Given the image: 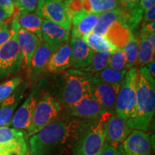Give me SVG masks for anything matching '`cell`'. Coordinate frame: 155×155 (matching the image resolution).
<instances>
[{
  "label": "cell",
  "mask_w": 155,
  "mask_h": 155,
  "mask_svg": "<svg viewBox=\"0 0 155 155\" xmlns=\"http://www.w3.org/2000/svg\"><path fill=\"white\" fill-rule=\"evenodd\" d=\"M131 32L120 21H116L108 29L105 38L117 49L122 50L129 40Z\"/></svg>",
  "instance_id": "obj_23"
},
{
  "label": "cell",
  "mask_w": 155,
  "mask_h": 155,
  "mask_svg": "<svg viewBox=\"0 0 155 155\" xmlns=\"http://www.w3.org/2000/svg\"><path fill=\"white\" fill-rule=\"evenodd\" d=\"M94 121L63 114L29 139L30 155H56L73 149L85 129Z\"/></svg>",
  "instance_id": "obj_1"
},
{
  "label": "cell",
  "mask_w": 155,
  "mask_h": 155,
  "mask_svg": "<svg viewBox=\"0 0 155 155\" xmlns=\"http://www.w3.org/2000/svg\"><path fill=\"white\" fill-rule=\"evenodd\" d=\"M126 58V68L128 71L137 65V57L139 51V38L131 32L130 38L124 45L123 49Z\"/></svg>",
  "instance_id": "obj_27"
},
{
  "label": "cell",
  "mask_w": 155,
  "mask_h": 155,
  "mask_svg": "<svg viewBox=\"0 0 155 155\" xmlns=\"http://www.w3.org/2000/svg\"><path fill=\"white\" fill-rule=\"evenodd\" d=\"M35 13L43 19L61 25L71 31V16L65 1L40 0Z\"/></svg>",
  "instance_id": "obj_8"
},
{
  "label": "cell",
  "mask_w": 155,
  "mask_h": 155,
  "mask_svg": "<svg viewBox=\"0 0 155 155\" xmlns=\"http://www.w3.org/2000/svg\"><path fill=\"white\" fill-rule=\"evenodd\" d=\"M141 32H155V22L147 23V24L141 25Z\"/></svg>",
  "instance_id": "obj_39"
},
{
  "label": "cell",
  "mask_w": 155,
  "mask_h": 155,
  "mask_svg": "<svg viewBox=\"0 0 155 155\" xmlns=\"http://www.w3.org/2000/svg\"><path fill=\"white\" fill-rule=\"evenodd\" d=\"M42 81L38 83L36 88L33 89V91L30 93L26 100L15 112L9 126L15 129H19V130L27 131L29 125H30L35 108L37 104L42 95Z\"/></svg>",
  "instance_id": "obj_9"
},
{
  "label": "cell",
  "mask_w": 155,
  "mask_h": 155,
  "mask_svg": "<svg viewBox=\"0 0 155 155\" xmlns=\"http://www.w3.org/2000/svg\"><path fill=\"white\" fill-rule=\"evenodd\" d=\"M39 1L40 0H19L16 7L20 11L33 12L38 7Z\"/></svg>",
  "instance_id": "obj_33"
},
{
  "label": "cell",
  "mask_w": 155,
  "mask_h": 155,
  "mask_svg": "<svg viewBox=\"0 0 155 155\" xmlns=\"http://www.w3.org/2000/svg\"><path fill=\"white\" fill-rule=\"evenodd\" d=\"M64 111L65 115L86 121H96L106 112L96 101L92 94Z\"/></svg>",
  "instance_id": "obj_10"
},
{
  "label": "cell",
  "mask_w": 155,
  "mask_h": 155,
  "mask_svg": "<svg viewBox=\"0 0 155 155\" xmlns=\"http://www.w3.org/2000/svg\"><path fill=\"white\" fill-rule=\"evenodd\" d=\"M57 48L58 47L51 45L43 40L40 42L27 69L28 80L30 82L36 81L43 72L46 71L50 58Z\"/></svg>",
  "instance_id": "obj_13"
},
{
  "label": "cell",
  "mask_w": 155,
  "mask_h": 155,
  "mask_svg": "<svg viewBox=\"0 0 155 155\" xmlns=\"http://www.w3.org/2000/svg\"><path fill=\"white\" fill-rule=\"evenodd\" d=\"M28 82L23 81L14 92L0 104V127H9L15 111L24 97Z\"/></svg>",
  "instance_id": "obj_16"
},
{
  "label": "cell",
  "mask_w": 155,
  "mask_h": 155,
  "mask_svg": "<svg viewBox=\"0 0 155 155\" xmlns=\"http://www.w3.org/2000/svg\"><path fill=\"white\" fill-rule=\"evenodd\" d=\"M83 39L94 52H106L112 53L117 49L108 41L105 37L98 35L93 32L87 34Z\"/></svg>",
  "instance_id": "obj_26"
},
{
  "label": "cell",
  "mask_w": 155,
  "mask_h": 155,
  "mask_svg": "<svg viewBox=\"0 0 155 155\" xmlns=\"http://www.w3.org/2000/svg\"><path fill=\"white\" fill-rule=\"evenodd\" d=\"M120 87L108 84L96 75H92V94L106 112L115 113V104Z\"/></svg>",
  "instance_id": "obj_12"
},
{
  "label": "cell",
  "mask_w": 155,
  "mask_h": 155,
  "mask_svg": "<svg viewBox=\"0 0 155 155\" xmlns=\"http://www.w3.org/2000/svg\"><path fill=\"white\" fill-rule=\"evenodd\" d=\"M64 108L55 95L50 92L42 94L32 114L30 125L27 129V136L30 137L45 127L59 118Z\"/></svg>",
  "instance_id": "obj_5"
},
{
  "label": "cell",
  "mask_w": 155,
  "mask_h": 155,
  "mask_svg": "<svg viewBox=\"0 0 155 155\" xmlns=\"http://www.w3.org/2000/svg\"><path fill=\"white\" fill-rule=\"evenodd\" d=\"M112 114L106 112L85 129L73 147V155H99L105 144L106 122Z\"/></svg>",
  "instance_id": "obj_4"
},
{
  "label": "cell",
  "mask_w": 155,
  "mask_h": 155,
  "mask_svg": "<svg viewBox=\"0 0 155 155\" xmlns=\"http://www.w3.org/2000/svg\"><path fill=\"white\" fill-rule=\"evenodd\" d=\"M119 148H120V147H119ZM121 152H122V151H121ZM122 155H126L125 154H124V153L123 152H122Z\"/></svg>",
  "instance_id": "obj_44"
},
{
  "label": "cell",
  "mask_w": 155,
  "mask_h": 155,
  "mask_svg": "<svg viewBox=\"0 0 155 155\" xmlns=\"http://www.w3.org/2000/svg\"><path fill=\"white\" fill-rule=\"evenodd\" d=\"M116 21H120V15L117 9L103 12L100 15L98 22L93 32L98 35L105 37L108 29Z\"/></svg>",
  "instance_id": "obj_25"
},
{
  "label": "cell",
  "mask_w": 155,
  "mask_h": 155,
  "mask_svg": "<svg viewBox=\"0 0 155 155\" xmlns=\"http://www.w3.org/2000/svg\"><path fill=\"white\" fill-rule=\"evenodd\" d=\"M19 28L33 33L39 39L42 40L41 30L43 19L35 12H28L25 11H18L15 15Z\"/></svg>",
  "instance_id": "obj_22"
},
{
  "label": "cell",
  "mask_w": 155,
  "mask_h": 155,
  "mask_svg": "<svg viewBox=\"0 0 155 155\" xmlns=\"http://www.w3.org/2000/svg\"><path fill=\"white\" fill-rule=\"evenodd\" d=\"M6 21L0 22V47L8 41L13 33L11 25L9 26Z\"/></svg>",
  "instance_id": "obj_32"
},
{
  "label": "cell",
  "mask_w": 155,
  "mask_h": 155,
  "mask_svg": "<svg viewBox=\"0 0 155 155\" xmlns=\"http://www.w3.org/2000/svg\"><path fill=\"white\" fill-rule=\"evenodd\" d=\"M108 68L116 71H122L127 70L126 68V58L123 50L116 49L111 53Z\"/></svg>",
  "instance_id": "obj_31"
},
{
  "label": "cell",
  "mask_w": 155,
  "mask_h": 155,
  "mask_svg": "<svg viewBox=\"0 0 155 155\" xmlns=\"http://www.w3.org/2000/svg\"><path fill=\"white\" fill-rule=\"evenodd\" d=\"M73 69L82 70L90 65L94 52L83 38H71L70 40Z\"/></svg>",
  "instance_id": "obj_18"
},
{
  "label": "cell",
  "mask_w": 155,
  "mask_h": 155,
  "mask_svg": "<svg viewBox=\"0 0 155 155\" xmlns=\"http://www.w3.org/2000/svg\"><path fill=\"white\" fill-rule=\"evenodd\" d=\"M0 147L13 155H26L28 152L25 133L9 127H0Z\"/></svg>",
  "instance_id": "obj_14"
},
{
  "label": "cell",
  "mask_w": 155,
  "mask_h": 155,
  "mask_svg": "<svg viewBox=\"0 0 155 155\" xmlns=\"http://www.w3.org/2000/svg\"><path fill=\"white\" fill-rule=\"evenodd\" d=\"M13 33L11 38L0 47V80L13 76L22 67V57L17 42L19 26L15 17L11 25Z\"/></svg>",
  "instance_id": "obj_6"
},
{
  "label": "cell",
  "mask_w": 155,
  "mask_h": 155,
  "mask_svg": "<svg viewBox=\"0 0 155 155\" xmlns=\"http://www.w3.org/2000/svg\"><path fill=\"white\" fill-rule=\"evenodd\" d=\"M155 20V7H153L148 10L144 12L141 19V25L147 24V23L154 22Z\"/></svg>",
  "instance_id": "obj_35"
},
{
  "label": "cell",
  "mask_w": 155,
  "mask_h": 155,
  "mask_svg": "<svg viewBox=\"0 0 155 155\" xmlns=\"http://www.w3.org/2000/svg\"><path fill=\"white\" fill-rule=\"evenodd\" d=\"M70 35V30L61 25L43 19L41 36L44 42L58 48L69 41Z\"/></svg>",
  "instance_id": "obj_21"
},
{
  "label": "cell",
  "mask_w": 155,
  "mask_h": 155,
  "mask_svg": "<svg viewBox=\"0 0 155 155\" xmlns=\"http://www.w3.org/2000/svg\"><path fill=\"white\" fill-rule=\"evenodd\" d=\"M99 155H122V152L119 147V149L114 148L105 143Z\"/></svg>",
  "instance_id": "obj_36"
},
{
  "label": "cell",
  "mask_w": 155,
  "mask_h": 155,
  "mask_svg": "<svg viewBox=\"0 0 155 155\" xmlns=\"http://www.w3.org/2000/svg\"><path fill=\"white\" fill-rule=\"evenodd\" d=\"M137 80L138 68L128 70L116 96L115 114L127 121L135 113Z\"/></svg>",
  "instance_id": "obj_7"
},
{
  "label": "cell",
  "mask_w": 155,
  "mask_h": 155,
  "mask_svg": "<svg viewBox=\"0 0 155 155\" xmlns=\"http://www.w3.org/2000/svg\"><path fill=\"white\" fill-rule=\"evenodd\" d=\"M92 75L81 70L70 69L60 77L56 98L64 110L92 94Z\"/></svg>",
  "instance_id": "obj_3"
},
{
  "label": "cell",
  "mask_w": 155,
  "mask_h": 155,
  "mask_svg": "<svg viewBox=\"0 0 155 155\" xmlns=\"http://www.w3.org/2000/svg\"><path fill=\"white\" fill-rule=\"evenodd\" d=\"M42 40L35 35L19 28L17 32V42L22 57V67L28 69L35 52Z\"/></svg>",
  "instance_id": "obj_20"
},
{
  "label": "cell",
  "mask_w": 155,
  "mask_h": 155,
  "mask_svg": "<svg viewBox=\"0 0 155 155\" xmlns=\"http://www.w3.org/2000/svg\"><path fill=\"white\" fill-rule=\"evenodd\" d=\"M71 16V38H80L93 32L100 15L88 13L85 11L73 13Z\"/></svg>",
  "instance_id": "obj_17"
},
{
  "label": "cell",
  "mask_w": 155,
  "mask_h": 155,
  "mask_svg": "<svg viewBox=\"0 0 155 155\" xmlns=\"http://www.w3.org/2000/svg\"><path fill=\"white\" fill-rule=\"evenodd\" d=\"M0 7L3 9L9 17L14 15L16 9L14 2L12 0H0Z\"/></svg>",
  "instance_id": "obj_34"
},
{
  "label": "cell",
  "mask_w": 155,
  "mask_h": 155,
  "mask_svg": "<svg viewBox=\"0 0 155 155\" xmlns=\"http://www.w3.org/2000/svg\"><path fill=\"white\" fill-rule=\"evenodd\" d=\"M155 0H140L139 6L143 11H146L154 7Z\"/></svg>",
  "instance_id": "obj_38"
},
{
  "label": "cell",
  "mask_w": 155,
  "mask_h": 155,
  "mask_svg": "<svg viewBox=\"0 0 155 155\" xmlns=\"http://www.w3.org/2000/svg\"><path fill=\"white\" fill-rule=\"evenodd\" d=\"M155 111V78L145 66L138 69L135 113L127 123L132 129L146 131Z\"/></svg>",
  "instance_id": "obj_2"
},
{
  "label": "cell",
  "mask_w": 155,
  "mask_h": 155,
  "mask_svg": "<svg viewBox=\"0 0 155 155\" xmlns=\"http://www.w3.org/2000/svg\"><path fill=\"white\" fill-rule=\"evenodd\" d=\"M145 67H146L147 70H148L149 73H150V74L152 75V77L155 78V61H152L151 63H148L147 65H145Z\"/></svg>",
  "instance_id": "obj_40"
},
{
  "label": "cell",
  "mask_w": 155,
  "mask_h": 155,
  "mask_svg": "<svg viewBox=\"0 0 155 155\" xmlns=\"http://www.w3.org/2000/svg\"><path fill=\"white\" fill-rule=\"evenodd\" d=\"M61 1H65V0H61Z\"/></svg>",
  "instance_id": "obj_45"
},
{
  "label": "cell",
  "mask_w": 155,
  "mask_h": 155,
  "mask_svg": "<svg viewBox=\"0 0 155 155\" xmlns=\"http://www.w3.org/2000/svg\"><path fill=\"white\" fill-rule=\"evenodd\" d=\"M0 155H13L10 152L5 150V149L2 148L0 147Z\"/></svg>",
  "instance_id": "obj_42"
},
{
  "label": "cell",
  "mask_w": 155,
  "mask_h": 155,
  "mask_svg": "<svg viewBox=\"0 0 155 155\" xmlns=\"http://www.w3.org/2000/svg\"><path fill=\"white\" fill-rule=\"evenodd\" d=\"M12 2H14V4H15V7H16V6H17V3H18L19 0H12Z\"/></svg>",
  "instance_id": "obj_43"
},
{
  "label": "cell",
  "mask_w": 155,
  "mask_h": 155,
  "mask_svg": "<svg viewBox=\"0 0 155 155\" xmlns=\"http://www.w3.org/2000/svg\"><path fill=\"white\" fill-rule=\"evenodd\" d=\"M105 130L106 144L119 149L133 129L128 124L127 120L114 113L106 121Z\"/></svg>",
  "instance_id": "obj_11"
},
{
  "label": "cell",
  "mask_w": 155,
  "mask_h": 155,
  "mask_svg": "<svg viewBox=\"0 0 155 155\" xmlns=\"http://www.w3.org/2000/svg\"><path fill=\"white\" fill-rule=\"evenodd\" d=\"M73 65L72 52L70 42L58 48L50 58L46 68V72L52 73H61Z\"/></svg>",
  "instance_id": "obj_19"
},
{
  "label": "cell",
  "mask_w": 155,
  "mask_h": 155,
  "mask_svg": "<svg viewBox=\"0 0 155 155\" xmlns=\"http://www.w3.org/2000/svg\"><path fill=\"white\" fill-rule=\"evenodd\" d=\"M22 81V77L17 76L0 83V104L15 91Z\"/></svg>",
  "instance_id": "obj_30"
},
{
  "label": "cell",
  "mask_w": 155,
  "mask_h": 155,
  "mask_svg": "<svg viewBox=\"0 0 155 155\" xmlns=\"http://www.w3.org/2000/svg\"><path fill=\"white\" fill-rule=\"evenodd\" d=\"M155 48L147 40L144 35L140 33L139 38V51L137 57V65L139 67H144L148 63L154 61Z\"/></svg>",
  "instance_id": "obj_24"
},
{
  "label": "cell",
  "mask_w": 155,
  "mask_h": 155,
  "mask_svg": "<svg viewBox=\"0 0 155 155\" xmlns=\"http://www.w3.org/2000/svg\"><path fill=\"white\" fill-rule=\"evenodd\" d=\"M111 53L106 52H94L90 65L81 71L91 74L98 73L108 68Z\"/></svg>",
  "instance_id": "obj_28"
},
{
  "label": "cell",
  "mask_w": 155,
  "mask_h": 155,
  "mask_svg": "<svg viewBox=\"0 0 155 155\" xmlns=\"http://www.w3.org/2000/svg\"><path fill=\"white\" fill-rule=\"evenodd\" d=\"M9 17H10L5 12V10L0 7V22H2V21H6Z\"/></svg>",
  "instance_id": "obj_41"
},
{
  "label": "cell",
  "mask_w": 155,
  "mask_h": 155,
  "mask_svg": "<svg viewBox=\"0 0 155 155\" xmlns=\"http://www.w3.org/2000/svg\"><path fill=\"white\" fill-rule=\"evenodd\" d=\"M140 0H117L118 5L127 8H133L139 5Z\"/></svg>",
  "instance_id": "obj_37"
},
{
  "label": "cell",
  "mask_w": 155,
  "mask_h": 155,
  "mask_svg": "<svg viewBox=\"0 0 155 155\" xmlns=\"http://www.w3.org/2000/svg\"><path fill=\"white\" fill-rule=\"evenodd\" d=\"M126 155H151L152 142L150 135L144 131L133 129L119 146Z\"/></svg>",
  "instance_id": "obj_15"
},
{
  "label": "cell",
  "mask_w": 155,
  "mask_h": 155,
  "mask_svg": "<svg viewBox=\"0 0 155 155\" xmlns=\"http://www.w3.org/2000/svg\"><path fill=\"white\" fill-rule=\"evenodd\" d=\"M127 71V70L122 71H116L109 68H106L100 72L94 73V75L108 84L120 87L124 79Z\"/></svg>",
  "instance_id": "obj_29"
}]
</instances>
